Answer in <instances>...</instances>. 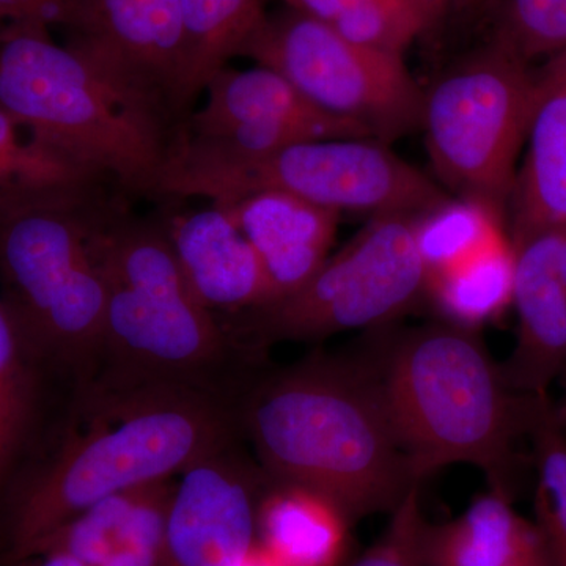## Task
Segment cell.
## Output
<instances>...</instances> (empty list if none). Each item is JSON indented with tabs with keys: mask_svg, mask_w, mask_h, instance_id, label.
<instances>
[{
	"mask_svg": "<svg viewBox=\"0 0 566 566\" xmlns=\"http://www.w3.org/2000/svg\"><path fill=\"white\" fill-rule=\"evenodd\" d=\"M35 359L0 294V488L31 431L36 400Z\"/></svg>",
	"mask_w": 566,
	"mask_h": 566,
	"instance_id": "25",
	"label": "cell"
},
{
	"mask_svg": "<svg viewBox=\"0 0 566 566\" xmlns=\"http://www.w3.org/2000/svg\"><path fill=\"white\" fill-rule=\"evenodd\" d=\"M66 46L182 139L192 115L180 0H77Z\"/></svg>",
	"mask_w": 566,
	"mask_h": 566,
	"instance_id": "11",
	"label": "cell"
},
{
	"mask_svg": "<svg viewBox=\"0 0 566 566\" xmlns=\"http://www.w3.org/2000/svg\"><path fill=\"white\" fill-rule=\"evenodd\" d=\"M557 386L560 387V395L554 398V406H556L558 419H560L566 427V374L558 379Z\"/></svg>",
	"mask_w": 566,
	"mask_h": 566,
	"instance_id": "34",
	"label": "cell"
},
{
	"mask_svg": "<svg viewBox=\"0 0 566 566\" xmlns=\"http://www.w3.org/2000/svg\"><path fill=\"white\" fill-rule=\"evenodd\" d=\"M285 7L326 22L346 39L405 55L453 0H282Z\"/></svg>",
	"mask_w": 566,
	"mask_h": 566,
	"instance_id": "22",
	"label": "cell"
},
{
	"mask_svg": "<svg viewBox=\"0 0 566 566\" xmlns=\"http://www.w3.org/2000/svg\"><path fill=\"white\" fill-rule=\"evenodd\" d=\"M188 54V99L193 104L208 82L237 57L262 24L264 0H180Z\"/></svg>",
	"mask_w": 566,
	"mask_h": 566,
	"instance_id": "23",
	"label": "cell"
},
{
	"mask_svg": "<svg viewBox=\"0 0 566 566\" xmlns=\"http://www.w3.org/2000/svg\"><path fill=\"white\" fill-rule=\"evenodd\" d=\"M17 566H88L63 551H40L17 562Z\"/></svg>",
	"mask_w": 566,
	"mask_h": 566,
	"instance_id": "31",
	"label": "cell"
},
{
	"mask_svg": "<svg viewBox=\"0 0 566 566\" xmlns=\"http://www.w3.org/2000/svg\"><path fill=\"white\" fill-rule=\"evenodd\" d=\"M232 438V416L199 385H87L61 449L14 506L10 560L92 505L181 474Z\"/></svg>",
	"mask_w": 566,
	"mask_h": 566,
	"instance_id": "2",
	"label": "cell"
},
{
	"mask_svg": "<svg viewBox=\"0 0 566 566\" xmlns=\"http://www.w3.org/2000/svg\"><path fill=\"white\" fill-rule=\"evenodd\" d=\"M259 255L273 301L303 289L331 256L340 212L279 191L251 193L218 203Z\"/></svg>",
	"mask_w": 566,
	"mask_h": 566,
	"instance_id": "16",
	"label": "cell"
},
{
	"mask_svg": "<svg viewBox=\"0 0 566 566\" xmlns=\"http://www.w3.org/2000/svg\"><path fill=\"white\" fill-rule=\"evenodd\" d=\"M106 286L102 357L115 382H189L218 363L230 334L199 303L158 218L128 197L104 203L93 234Z\"/></svg>",
	"mask_w": 566,
	"mask_h": 566,
	"instance_id": "5",
	"label": "cell"
},
{
	"mask_svg": "<svg viewBox=\"0 0 566 566\" xmlns=\"http://www.w3.org/2000/svg\"><path fill=\"white\" fill-rule=\"evenodd\" d=\"M417 556L420 566H551L534 521L493 491L476 497L455 520H423Z\"/></svg>",
	"mask_w": 566,
	"mask_h": 566,
	"instance_id": "18",
	"label": "cell"
},
{
	"mask_svg": "<svg viewBox=\"0 0 566 566\" xmlns=\"http://www.w3.org/2000/svg\"><path fill=\"white\" fill-rule=\"evenodd\" d=\"M203 93L207 102L192 112L181 140L196 150L251 156L297 142L370 137L359 126L318 109L268 66H223Z\"/></svg>",
	"mask_w": 566,
	"mask_h": 566,
	"instance_id": "12",
	"label": "cell"
},
{
	"mask_svg": "<svg viewBox=\"0 0 566 566\" xmlns=\"http://www.w3.org/2000/svg\"><path fill=\"white\" fill-rule=\"evenodd\" d=\"M161 205L156 218L200 304L212 314L233 315L273 301L259 255L226 208L178 207L177 200Z\"/></svg>",
	"mask_w": 566,
	"mask_h": 566,
	"instance_id": "14",
	"label": "cell"
},
{
	"mask_svg": "<svg viewBox=\"0 0 566 566\" xmlns=\"http://www.w3.org/2000/svg\"><path fill=\"white\" fill-rule=\"evenodd\" d=\"M370 352L417 480L471 464L493 493L515 501L531 468L521 446L539 395L510 389L479 329L423 324L381 337Z\"/></svg>",
	"mask_w": 566,
	"mask_h": 566,
	"instance_id": "3",
	"label": "cell"
},
{
	"mask_svg": "<svg viewBox=\"0 0 566 566\" xmlns=\"http://www.w3.org/2000/svg\"><path fill=\"white\" fill-rule=\"evenodd\" d=\"M422 485L409 491L400 505L390 513L385 534L352 566H420L417 536L424 516L420 493Z\"/></svg>",
	"mask_w": 566,
	"mask_h": 566,
	"instance_id": "29",
	"label": "cell"
},
{
	"mask_svg": "<svg viewBox=\"0 0 566 566\" xmlns=\"http://www.w3.org/2000/svg\"><path fill=\"white\" fill-rule=\"evenodd\" d=\"M174 486L167 480L137 488L117 545L103 566H159Z\"/></svg>",
	"mask_w": 566,
	"mask_h": 566,
	"instance_id": "28",
	"label": "cell"
},
{
	"mask_svg": "<svg viewBox=\"0 0 566 566\" xmlns=\"http://www.w3.org/2000/svg\"><path fill=\"white\" fill-rule=\"evenodd\" d=\"M535 93L531 62L495 39L423 91L420 128L446 189L502 214L515 186Z\"/></svg>",
	"mask_w": 566,
	"mask_h": 566,
	"instance_id": "8",
	"label": "cell"
},
{
	"mask_svg": "<svg viewBox=\"0 0 566 566\" xmlns=\"http://www.w3.org/2000/svg\"><path fill=\"white\" fill-rule=\"evenodd\" d=\"M98 188L114 186L0 111V210Z\"/></svg>",
	"mask_w": 566,
	"mask_h": 566,
	"instance_id": "21",
	"label": "cell"
},
{
	"mask_svg": "<svg viewBox=\"0 0 566 566\" xmlns=\"http://www.w3.org/2000/svg\"><path fill=\"white\" fill-rule=\"evenodd\" d=\"M352 524L326 495L271 483L256 510V542L286 566H338Z\"/></svg>",
	"mask_w": 566,
	"mask_h": 566,
	"instance_id": "19",
	"label": "cell"
},
{
	"mask_svg": "<svg viewBox=\"0 0 566 566\" xmlns=\"http://www.w3.org/2000/svg\"><path fill=\"white\" fill-rule=\"evenodd\" d=\"M112 188L0 210V294L36 359L88 374L102 357L106 286L93 245Z\"/></svg>",
	"mask_w": 566,
	"mask_h": 566,
	"instance_id": "6",
	"label": "cell"
},
{
	"mask_svg": "<svg viewBox=\"0 0 566 566\" xmlns=\"http://www.w3.org/2000/svg\"><path fill=\"white\" fill-rule=\"evenodd\" d=\"M240 566H286L282 560H279L273 553L260 545L259 542L252 547L251 553L245 556Z\"/></svg>",
	"mask_w": 566,
	"mask_h": 566,
	"instance_id": "32",
	"label": "cell"
},
{
	"mask_svg": "<svg viewBox=\"0 0 566 566\" xmlns=\"http://www.w3.org/2000/svg\"><path fill=\"white\" fill-rule=\"evenodd\" d=\"M77 0H0V35L21 25L62 28Z\"/></svg>",
	"mask_w": 566,
	"mask_h": 566,
	"instance_id": "30",
	"label": "cell"
},
{
	"mask_svg": "<svg viewBox=\"0 0 566 566\" xmlns=\"http://www.w3.org/2000/svg\"><path fill=\"white\" fill-rule=\"evenodd\" d=\"M515 249L505 232L427 277V296L446 322L479 327L512 304Z\"/></svg>",
	"mask_w": 566,
	"mask_h": 566,
	"instance_id": "20",
	"label": "cell"
},
{
	"mask_svg": "<svg viewBox=\"0 0 566 566\" xmlns=\"http://www.w3.org/2000/svg\"><path fill=\"white\" fill-rule=\"evenodd\" d=\"M241 419L271 483L316 491L352 523L392 513L416 485L374 354L319 353L260 382Z\"/></svg>",
	"mask_w": 566,
	"mask_h": 566,
	"instance_id": "1",
	"label": "cell"
},
{
	"mask_svg": "<svg viewBox=\"0 0 566 566\" xmlns=\"http://www.w3.org/2000/svg\"><path fill=\"white\" fill-rule=\"evenodd\" d=\"M0 111L132 200H156L181 144L170 126L57 43L46 25L0 35Z\"/></svg>",
	"mask_w": 566,
	"mask_h": 566,
	"instance_id": "4",
	"label": "cell"
},
{
	"mask_svg": "<svg viewBox=\"0 0 566 566\" xmlns=\"http://www.w3.org/2000/svg\"><path fill=\"white\" fill-rule=\"evenodd\" d=\"M556 268L558 277L566 286V226L557 229Z\"/></svg>",
	"mask_w": 566,
	"mask_h": 566,
	"instance_id": "33",
	"label": "cell"
},
{
	"mask_svg": "<svg viewBox=\"0 0 566 566\" xmlns=\"http://www.w3.org/2000/svg\"><path fill=\"white\" fill-rule=\"evenodd\" d=\"M495 40L531 63L560 54L566 51V0H505Z\"/></svg>",
	"mask_w": 566,
	"mask_h": 566,
	"instance_id": "27",
	"label": "cell"
},
{
	"mask_svg": "<svg viewBox=\"0 0 566 566\" xmlns=\"http://www.w3.org/2000/svg\"><path fill=\"white\" fill-rule=\"evenodd\" d=\"M271 480L232 444L202 458L175 486L159 566H240L256 543V510Z\"/></svg>",
	"mask_w": 566,
	"mask_h": 566,
	"instance_id": "13",
	"label": "cell"
},
{
	"mask_svg": "<svg viewBox=\"0 0 566 566\" xmlns=\"http://www.w3.org/2000/svg\"><path fill=\"white\" fill-rule=\"evenodd\" d=\"M557 229L513 243L515 348L501 364L510 389L547 395L566 374V286L556 268Z\"/></svg>",
	"mask_w": 566,
	"mask_h": 566,
	"instance_id": "15",
	"label": "cell"
},
{
	"mask_svg": "<svg viewBox=\"0 0 566 566\" xmlns=\"http://www.w3.org/2000/svg\"><path fill=\"white\" fill-rule=\"evenodd\" d=\"M279 191L344 214H423L452 199L431 178L371 137L297 142L262 155L232 156L180 145L156 200L230 203Z\"/></svg>",
	"mask_w": 566,
	"mask_h": 566,
	"instance_id": "7",
	"label": "cell"
},
{
	"mask_svg": "<svg viewBox=\"0 0 566 566\" xmlns=\"http://www.w3.org/2000/svg\"><path fill=\"white\" fill-rule=\"evenodd\" d=\"M136 490L111 495L98 504L92 505L91 509L52 532L25 557L40 551H63L88 566H103L120 538Z\"/></svg>",
	"mask_w": 566,
	"mask_h": 566,
	"instance_id": "26",
	"label": "cell"
},
{
	"mask_svg": "<svg viewBox=\"0 0 566 566\" xmlns=\"http://www.w3.org/2000/svg\"><path fill=\"white\" fill-rule=\"evenodd\" d=\"M238 55L277 71L307 102L389 144L420 128L423 88L405 55L346 39L285 7L264 17Z\"/></svg>",
	"mask_w": 566,
	"mask_h": 566,
	"instance_id": "10",
	"label": "cell"
},
{
	"mask_svg": "<svg viewBox=\"0 0 566 566\" xmlns=\"http://www.w3.org/2000/svg\"><path fill=\"white\" fill-rule=\"evenodd\" d=\"M535 475V526L551 566H566V427L551 394L539 395L527 436Z\"/></svg>",
	"mask_w": 566,
	"mask_h": 566,
	"instance_id": "24",
	"label": "cell"
},
{
	"mask_svg": "<svg viewBox=\"0 0 566 566\" xmlns=\"http://www.w3.org/2000/svg\"><path fill=\"white\" fill-rule=\"evenodd\" d=\"M526 144L509 202L512 243L566 226V51L536 71Z\"/></svg>",
	"mask_w": 566,
	"mask_h": 566,
	"instance_id": "17",
	"label": "cell"
},
{
	"mask_svg": "<svg viewBox=\"0 0 566 566\" xmlns=\"http://www.w3.org/2000/svg\"><path fill=\"white\" fill-rule=\"evenodd\" d=\"M416 218L374 216L303 289L230 315L223 326L259 346L389 326L427 296Z\"/></svg>",
	"mask_w": 566,
	"mask_h": 566,
	"instance_id": "9",
	"label": "cell"
}]
</instances>
